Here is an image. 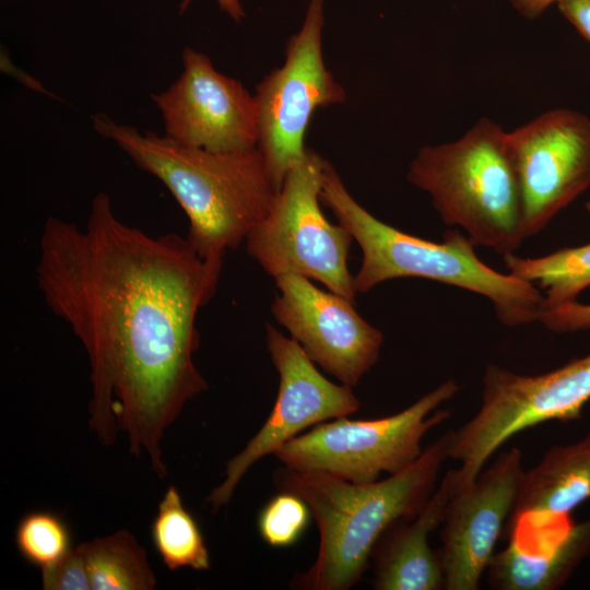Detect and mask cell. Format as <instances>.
Listing matches in <instances>:
<instances>
[{
	"instance_id": "6da1fadb",
	"label": "cell",
	"mask_w": 590,
	"mask_h": 590,
	"mask_svg": "<svg viewBox=\"0 0 590 590\" xmlns=\"http://www.w3.org/2000/svg\"><path fill=\"white\" fill-rule=\"evenodd\" d=\"M223 258H202L177 234L153 237L120 221L98 192L83 228L49 216L37 286L90 363L88 424L103 446L118 433L167 475L162 440L186 403L208 390L193 355L197 316L215 294Z\"/></svg>"
},
{
	"instance_id": "7a4b0ae2",
	"label": "cell",
	"mask_w": 590,
	"mask_h": 590,
	"mask_svg": "<svg viewBox=\"0 0 590 590\" xmlns=\"http://www.w3.org/2000/svg\"><path fill=\"white\" fill-rule=\"evenodd\" d=\"M92 127L172 192L189 221L187 240L202 258H223L267 216L278 193L253 148L213 152L153 131L118 123L105 114Z\"/></svg>"
},
{
	"instance_id": "3957f363",
	"label": "cell",
	"mask_w": 590,
	"mask_h": 590,
	"mask_svg": "<svg viewBox=\"0 0 590 590\" xmlns=\"http://www.w3.org/2000/svg\"><path fill=\"white\" fill-rule=\"evenodd\" d=\"M449 447L450 430L408 469L366 484L322 472L278 468L273 473L276 489L304 499L319 531L314 564L296 575L291 587L349 590L356 585L381 534L396 521L414 518L435 492Z\"/></svg>"
},
{
	"instance_id": "277c9868",
	"label": "cell",
	"mask_w": 590,
	"mask_h": 590,
	"mask_svg": "<svg viewBox=\"0 0 590 590\" xmlns=\"http://www.w3.org/2000/svg\"><path fill=\"white\" fill-rule=\"evenodd\" d=\"M320 201L362 250L361 267L354 275L357 293L389 280L427 279L486 297L508 327L538 321L543 295L534 284L486 266L468 235L458 229L447 231L442 240L435 243L384 223L352 197L327 160Z\"/></svg>"
},
{
	"instance_id": "5b68a950",
	"label": "cell",
	"mask_w": 590,
	"mask_h": 590,
	"mask_svg": "<svg viewBox=\"0 0 590 590\" xmlns=\"http://www.w3.org/2000/svg\"><path fill=\"white\" fill-rule=\"evenodd\" d=\"M408 181L427 192L441 220L461 227L475 246L514 253L527 238L508 131L480 118L459 139L422 146Z\"/></svg>"
},
{
	"instance_id": "8992f818",
	"label": "cell",
	"mask_w": 590,
	"mask_h": 590,
	"mask_svg": "<svg viewBox=\"0 0 590 590\" xmlns=\"http://www.w3.org/2000/svg\"><path fill=\"white\" fill-rule=\"evenodd\" d=\"M482 382L479 411L450 430L449 458L461 463L449 470L455 491L470 486L515 435L545 422L580 418L590 401V354L539 375L488 364Z\"/></svg>"
},
{
	"instance_id": "52a82bcc",
	"label": "cell",
	"mask_w": 590,
	"mask_h": 590,
	"mask_svg": "<svg viewBox=\"0 0 590 590\" xmlns=\"http://www.w3.org/2000/svg\"><path fill=\"white\" fill-rule=\"evenodd\" d=\"M459 390L458 382L449 379L393 415L320 423L284 444L274 456L292 469L355 484L376 482L381 473H400L421 457L424 436L451 415L439 406Z\"/></svg>"
},
{
	"instance_id": "ba28073f",
	"label": "cell",
	"mask_w": 590,
	"mask_h": 590,
	"mask_svg": "<svg viewBox=\"0 0 590 590\" xmlns=\"http://www.w3.org/2000/svg\"><path fill=\"white\" fill-rule=\"evenodd\" d=\"M326 160L307 149L286 174L267 216L247 235L248 255L276 279L296 274L315 280L355 303L357 291L347 266L353 240L320 208Z\"/></svg>"
},
{
	"instance_id": "9c48e42d",
	"label": "cell",
	"mask_w": 590,
	"mask_h": 590,
	"mask_svg": "<svg viewBox=\"0 0 590 590\" xmlns=\"http://www.w3.org/2000/svg\"><path fill=\"white\" fill-rule=\"evenodd\" d=\"M322 28L323 0H309L302 27L287 40L284 63L267 74L253 94L257 148L278 191L287 172L306 155L305 134L315 111L346 98L326 67Z\"/></svg>"
},
{
	"instance_id": "30bf717a",
	"label": "cell",
	"mask_w": 590,
	"mask_h": 590,
	"mask_svg": "<svg viewBox=\"0 0 590 590\" xmlns=\"http://www.w3.org/2000/svg\"><path fill=\"white\" fill-rule=\"evenodd\" d=\"M266 342L280 378L278 397L261 428L226 462L224 480L206 496L212 511L231 500L258 460L274 455L304 429L354 414L361 405L352 387L327 379L295 340L270 323L266 324Z\"/></svg>"
},
{
	"instance_id": "8fae6325",
	"label": "cell",
	"mask_w": 590,
	"mask_h": 590,
	"mask_svg": "<svg viewBox=\"0 0 590 590\" xmlns=\"http://www.w3.org/2000/svg\"><path fill=\"white\" fill-rule=\"evenodd\" d=\"M526 237L544 229L590 187V118L554 108L508 131Z\"/></svg>"
},
{
	"instance_id": "7c38bea8",
	"label": "cell",
	"mask_w": 590,
	"mask_h": 590,
	"mask_svg": "<svg viewBox=\"0 0 590 590\" xmlns=\"http://www.w3.org/2000/svg\"><path fill=\"white\" fill-rule=\"evenodd\" d=\"M181 57L179 78L151 95L162 115L165 135L213 152L257 148L255 96L239 81L219 72L205 54L186 47Z\"/></svg>"
},
{
	"instance_id": "4fadbf2b",
	"label": "cell",
	"mask_w": 590,
	"mask_h": 590,
	"mask_svg": "<svg viewBox=\"0 0 590 590\" xmlns=\"http://www.w3.org/2000/svg\"><path fill=\"white\" fill-rule=\"evenodd\" d=\"M271 312L307 356L341 384L355 387L377 363L380 330L354 308V302L317 287L296 274L275 279Z\"/></svg>"
},
{
	"instance_id": "5bb4252c",
	"label": "cell",
	"mask_w": 590,
	"mask_h": 590,
	"mask_svg": "<svg viewBox=\"0 0 590 590\" xmlns=\"http://www.w3.org/2000/svg\"><path fill=\"white\" fill-rule=\"evenodd\" d=\"M522 453L503 451L468 487L452 493L438 550L445 590H476L487 570L523 477Z\"/></svg>"
},
{
	"instance_id": "9a60e30c",
	"label": "cell",
	"mask_w": 590,
	"mask_h": 590,
	"mask_svg": "<svg viewBox=\"0 0 590 590\" xmlns=\"http://www.w3.org/2000/svg\"><path fill=\"white\" fill-rule=\"evenodd\" d=\"M451 493L447 472L414 518L398 520L381 534L370 556L374 589H445L440 557L430 547L429 535L442 524Z\"/></svg>"
},
{
	"instance_id": "2e32d148",
	"label": "cell",
	"mask_w": 590,
	"mask_h": 590,
	"mask_svg": "<svg viewBox=\"0 0 590 590\" xmlns=\"http://www.w3.org/2000/svg\"><path fill=\"white\" fill-rule=\"evenodd\" d=\"M590 554V517L571 523L554 521L542 543L529 548L514 540L495 553L488 583L495 590H553L563 586Z\"/></svg>"
},
{
	"instance_id": "e0dca14e",
	"label": "cell",
	"mask_w": 590,
	"mask_h": 590,
	"mask_svg": "<svg viewBox=\"0 0 590 590\" xmlns=\"http://www.w3.org/2000/svg\"><path fill=\"white\" fill-rule=\"evenodd\" d=\"M590 499V432L581 439L551 447L524 471L510 527L530 518L542 526L567 518Z\"/></svg>"
},
{
	"instance_id": "ac0fdd59",
	"label": "cell",
	"mask_w": 590,
	"mask_h": 590,
	"mask_svg": "<svg viewBox=\"0 0 590 590\" xmlns=\"http://www.w3.org/2000/svg\"><path fill=\"white\" fill-rule=\"evenodd\" d=\"M82 552L92 590H153L155 575L146 551L126 529L76 545Z\"/></svg>"
},
{
	"instance_id": "d6986e66",
	"label": "cell",
	"mask_w": 590,
	"mask_h": 590,
	"mask_svg": "<svg viewBox=\"0 0 590 590\" xmlns=\"http://www.w3.org/2000/svg\"><path fill=\"white\" fill-rule=\"evenodd\" d=\"M504 263L508 273L543 290L542 309L575 302L590 286V243L539 258L507 253Z\"/></svg>"
},
{
	"instance_id": "ffe728a7",
	"label": "cell",
	"mask_w": 590,
	"mask_h": 590,
	"mask_svg": "<svg viewBox=\"0 0 590 590\" xmlns=\"http://www.w3.org/2000/svg\"><path fill=\"white\" fill-rule=\"evenodd\" d=\"M151 539L167 569L210 568V555L201 529L174 485L167 488L158 503L151 526Z\"/></svg>"
},
{
	"instance_id": "44dd1931",
	"label": "cell",
	"mask_w": 590,
	"mask_h": 590,
	"mask_svg": "<svg viewBox=\"0 0 590 590\" xmlns=\"http://www.w3.org/2000/svg\"><path fill=\"white\" fill-rule=\"evenodd\" d=\"M14 541L21 556L40 570L58 563L72 548L68 523L48 510L25 514L15 528Z\"/></svg>"
},
{
	"instance_id": "7402d4cb",
	"label": "cell",
	"mask_w": 590,
	"mask_h": 590,
	"mask_svg": "<svg viewBox=\"0 0 590 590\" xmlns=\"http://www.w3.org/2000/svg\"><path fill=\"white\" fill-rule=\"evenodd\" d=\"M310 517V509L304 499L288 492H279L260 510L258 531L269 545L286 547L300 539Z\"/></svg>"
},
{
	"instance_id": "603a6c76",
	"label": "cell",
	"mask_w": 590,
	"mask_h": 590,
	"mask_svg": "<svg viewBox=\"0 0 590 590\" xmlns=\"http://www.w3.org/2000/svg\"><path fill=\"white\" fill-rule=\"evenodd\" d=\"M45 590H91L87 565L78 546L55 565L42 570Z\"/></svg>"
},
{
	"instance_id": "cb8c5ba5",
	"label": "cell",
	"mask_w": 590,
	"mask_h": 590,
	"mask_svg": "<svg viewBox=\"0 0 590 590\" xmlns=\"http://www.w3.org/2000/svg\"><path fill=\"white\" fill-rule=\"evenodd\" d=\"M554 332H576L590 329V304L570 302L542 309L539 319Z\"/></svg>"
},
{
	"instance_id": "d4e9b609",
	"label": "cell",
	"mask_w": 590,
	"mask_h": 590,
	"mask_svg": "<svg viewBox=\"0 0 590 590\" xmlns=\"http://www.w3.org/2000/svg\"><path fill=\"white\" fill-rule=\"evenodd\" d=\"M560 13L590 43V0H560Z\"/></svg>"
},
{
	"instance_id": "484cf974",
	"label": "cell",
	"mask_w": 590,
	"mask_h": 590,
	"mask_svg": "<svg viewBox=\"0 0 590 590\" xmlns=\"http://www.w3.org/2000/svg\"><path fill=\"white\" fill-rule=\"evenodd\" d=\"M560 0H510L514 9L523 17L533 20Z\"/></svg>"
},
{
	"instance_id": "4316f807",
	"label": "cell",
	"mask_w": 590,
	"mask_h": 590,
	"mask_svg": "<svg viewBox=\"0 0 590 590\" xmlns=\"http://www.w3.org/2000/svg\"><path fill=\"white\" fill-rule=\"evenodd\" d=\"M192 0H181L180 13H184L188 9ZM220 9L228 14L235 22H240L245 16V11L240 3V0H216Z\"/></svg>"
},
{
	"instance_id": "83f0119b",
	"label": "cell",
	"mask_w": 590,
	"mask_h": 590,
	"mask_svg": "<svg viewBox=\"0 0 590 590\" xmlns=\"http://www.w3.org/2000/svg\"><path fill=\"white\" fill-rule=\"evenodd\" d=\"M586 209H587V211H588L589 214H590V200L586 203Z\"/></svg>"
}]
</instances>
